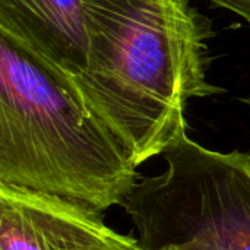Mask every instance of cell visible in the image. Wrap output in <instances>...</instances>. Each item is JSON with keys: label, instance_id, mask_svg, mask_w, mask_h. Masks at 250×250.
Listing matches in <instances>:
<instances>
[{"label": "cell", "instance_id": "obj_1", "mask_svg": "<svg viewBox=\"0 0 250 250\" xmlns=\"http://www.w3.org/2000/svg\"><path fill=\"white\" fill-rule=\"evenodd\" d=\"M82 7L88 66L73 81L139 167L188 133L189 100L224 92L207 78L211 23L190 0H82Z\"/></svg>", "mask_w": 250, "mask_h": 250}, {"label": "cell", "instance_id": "obj_2", "mask_svg": "<svg viewBox=\"0 0 250 250\" xmlns=\"http://www.w3.org/2000/svg\"><path fill=\"white\" fill-rule=\"evenodd\" d=\"M0 185L104 212L136 186L126 149L73 78L0 29Z\"/></svg>", "mask_w": 250, "mask_h": 250}, {"label": "cell", "instance_id": "obj_3", "mask_svg": "<svg viewBox=\"0 0 250 250\" xmlns=\"http://www.w3.org/2000/svg\"><path fill=\"white\" fill-rule=\"evenodd\" d=\"M167 170L123 204L144 250H250V154L204 148L188 133L163 154Z\"/></svg>", "mask_w": 250, "mask_h": 250}, {"label": "cell", "instance_id": "obj_4", "mask_svg": "<svg viewBox=\"0 0 250 250\" xmlns=\"http://www.w3.org/2000/svg\"><path fill=\"white\" fill-rule=\"evenodd\" d=\"M0 250H144L105 226L103 212L59 196L0 185Z\"/></svg>", "mask_w": 250, "mask_h": 250}, {"label": "cell", "instance_id": "obj_5", "mask_svg": "<svg viewBox=\"0 0 250 250\" xmlns=\"http://www.w3.org/2000/svg\"><path fill=\"white\" fill-rule=\"evenodd\" d=\"M0 29L72 78L86 70L88 34L82 0H0Z\"/></svg>", "mask_w": 250, "mask_h": 250}, {"label": "cell", "instance_id": "obj_6", "mask_svg": "<svg viewBox=\"0 0 250 250\" xmlns=\"http://www.w3.org/2000/svg\"><path fill=\"white\" fill-rule=\"evenodd\" d=\"M208 1L240 16L250 26V0H208Z\"/></svg>", "mask_w": 250, "mask_h": 250}, {"label": "cell", "instance_id": "obj_7", "mask_svg": "<svg viewBox=\"0 0 250 250\" xmlns=\"http://www.w3.org/2000/svg\"><path fill=\"white\" fill-rule=\"evenodd\" d=\"M161 250H177V249H174V248H166V249H161Z\"/></svg>", "mask_w": 250, "mask_h": 250}, {"label": "cell", "instance_id": "obj_8", "mask_svg": "<svg viewBox=\"0 0 250 250\" xmlns=\"http://www.w3.org/2000/svg\"><path fill=\"white\" fill-rule=\"evenodd\" d=\"M248 103H249V104H250V98H249V100H248Z\"/></svg>", "mask_w": 250, "mask_h": 250}]
</instances>
